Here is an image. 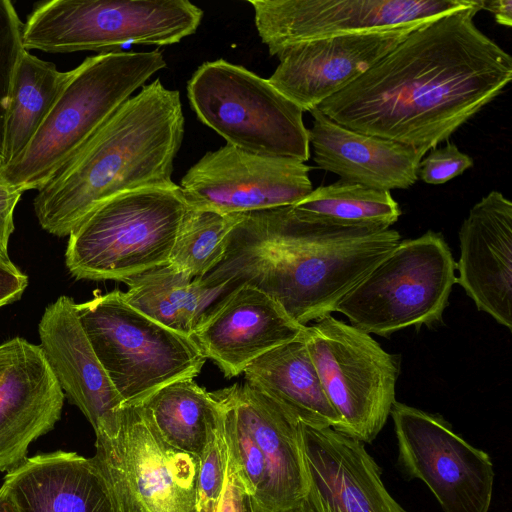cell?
I'll return each instance as SVG.
<instances>
[{"label": "cell", "mask_w": 512, "mask_h": 512, "mask_svg": "<svg viewBox=\"0 0 512 512\" xmlns=\"http://www.w3.org/2000/svg\"><path fill=\"white\" fill-rule=\"evenodd\" d=\"M227 463L228 449L222 415L218 431L200 457L194 512H217L224 490Z\"/></svg>", "instance_id": "cell-31"}, {"label": "cell", "mask_w": 512, "mask_h": 512, "mask_svg": "<svg viewBox=\"0 0 512 512\" xmlns=\"http://www.w3.org/2000/svg\"><path fill=\"white\" fill-rule=\"evenodd\" d=\"M217 512H256L253 500L240 476L237 463L229 452L226 480Z\"/></svg>", "instance_id": "cell-34"}, {"label": "cell", "mask_w": 512, "mask_h": 512, "mask_svg": "<svg viewBox=\"0 0 512 512\" xmlns=\"http://www.w3.org/2000/svg\"><path fill=\"white\" fill-rule=\"evenodd\" d=\"M246 213L223 214L187 205L168 264L202 278L224 258L232 230Z\"/></svg>", "instance_id": "cell-29"}, {"label": "cell", "mask_w": 512, "mask_h": 512, "mask_svg": "<svg viewBox=\"0 0 512 512\" xmlns=\"http://www.w3.org/2000/svg\"><path fill=\"white\" fill-rule=\"evenodd\" d=\"M398 464L423 481L444 512H488L495 472L490 456L460 437L441 415L395 401L390 412Z\"/></svg>", "instance_id": "cell-11"}, {"label": "cell", "mask_w": 512, "mask_h": 512, "mask_svg": "<svg viewBox=\"0 0 512 512\" xmlns=\"http://www.w3.org/2000/svg\"><path fill=\"white\" fill-rule=\"evenodd\" d=\"M19 512H114L107 481L94 457L54 451L27 457L2 485Z\"/></svg>", "instance_id": "cell-23"}, {"label": "cell", "mask_w": 512, "mask_h": 512, "mask_svg": "<svg viewBox=\"0 0 512 512\" xmlns=\"http://www.w3.org/2000/svg\"><path fill=\"white\" fill-rule=\"evenodd\" d=\"M125 301L152 320L191 337L213 305L234 286L192 278L166 264L124 282Z\"/></svg>", "instance_id": "cell-25"}, {"label": "cell", "mask_w": 512, "mask_h": 512, "mask_svg": "<svg viewBox=\"0 0 512 512\" xmlns=\"http://www.w3.org/2000/svg\"><path fill=\"white\" fill-rule=\"evenodd\" d=\"M304 338L326 397L340 418L338 431L371 443L396 401L399 355L332 315L307 325Z\"/></svg>", "instance_id": "cell-10"}, {"label": "cell", "mask_w": 512, "mask_h": 512, "mask_svg": "<svg viewBox=\"0 0 512 512\" xmlns=\"http://www.w3.org/2000/svg\"><path fill=\"white\" fill-rule=\"evenodd\" d=\"M64 398L39 345L21 337L0 344V472L21 464L30 444L54 428Z\"/></svg>", "instance_id": "cell-17"}, {"label": "cell", "mask_w": 512, "mask_h": 512, "mask_svg": "<svg viewBox=\"0 0 512 512\" xmlns=\"http://www.w3.org/2000/svg\"><path fill=\"white\" fill-rule=\"evenodd\" d=\"M202 18L188 0H50L34 6L22 39L27 51L107 53L125 44L178 43Z\"/></svg>", "instance_id": "cell-7"}, {"label": "cell", "mask_w": 512, "mask_h": 512, "mask_svg": "<svg viewBox=\"0 0 512 512\" xmlns=\"http://www.w3.org/2000/svg\"><path fill=\"white\" fill-rule=\"evenodd\" d=\"M22 193L0 177V260L11 262L8 244L14 231V211Z\"/></svg>", "instance_id": "cell-35"}, {"label": "cell", "mask_w": 512, "mask_h": 512, "mask_svg": "<svg viewBox=\"0 0 512 512\" xmlns=\"http://www.w3.org/2000/svg\"><path fill=\"white\" fill-rule=\"evenodd\" d=\"M304 336L305 333L254 360L243 372L246 382L300 423L338 431L340 418L326 397Z\"/></svg>", "instance_id": "cell-24"}, {"label": "cell", "mask_w": 512, "mask_h": 512, "mask_svg": "<svg viewBox=\"0 0 512 512\" xmlns=\"http://www.w3.org/2000/svg\"><path fill=\"white\" fill-rule=\"evenodd\" d=\"M187 97L198 119L230 146L304 163L310 157L304 111L243 66L204 62L187 84Z\"/></svg>", "instance_id": "cell-8"}, {"label": "cell", "mask_w": 512, "mask_h": 512, "mask_svg": "<svg viewBox=\"0 0 512 512\" xmlns=\"http://www.w3.org/2000/svg\"><path fill=\"white\" fill-rule=\"evenodd\" d=\"M23 22L9 0H0V167L3 166V130L13 73L23 46Z\"/></svg>", "instance_id": "cell-30"}, {"label": "cell", "mask_w": 512, "mask_h": 512, "mask_svg": "<svg viewBox=\"0 0 512 512\" xmlns=\"http://www.w3.org/2000/svg\"><path fill=\"white\" fill-rule=\"evenodd\" d=\"M140 404L166 443L199 458L222 421L217 398L193 378L171 382Z\"/></svg>", "instance_id": "cell-26"}, {"label": "cell", "mask_w": 512, "mask_h": 512, "mask_svg": "<svg viewBox=\"0 0 512 512\" xmlns=\"http://www.w3.org/2000/svg\"><path fill=\"white\" fill-rule=\"evenodd\" d=\"M27 285V276L12 261L0 260V308L19 300Z\"/></svg>", "instance_id": "cell-36"}, {"label": "cell", "mask_w": 512, "mask_h": 512, "mask_svg": "<svg viewBox=\"0 0 512 512\" xmlns=\"http://www.w3.org/2000/svg\"><path fill=\"white\" fill-rule=\"evenodd\" d=\"M308 130L316 165L340 180L368 188L408 189L418 180L423 157L407 145L348 129L320 112Z\"/></svg>", "instance_id": "cell-22"}, {"label": "cell", "mask_w": 512, "mask_h": 512, "mask_svg": "<svg viewBox=\"0 0 512 512\" xmlns=\"http://www.w3.org/2000/svg\"><path fill=\"white\" fill-rule=\"evenodd\" d=\"M166 67L163 54L114 51L87 57L71 75L27 148L0 167L21 193L39 190L133 92Z\"/></svg>", "instance_id": "cell-4"}, {"label": "cell", "mask_w": 512, "mask_h": 512, "mask_svg": "<svg viewBox=\"0 0 512 512\" xmlns=\"http://www.w3.org/2000/svg\"><path fill=\"white\" fill-rule=\"evenodd\" d=\"M400 241L392 228L306 221L290 206L254 211L235 226L224 258L204 277L255 286L307 326L331 315L341 298Z\"/></svg>", "instance_id": "cell-2"}, {"label": "cell", "mask_w": 512, "mask_h": 512, "mask_svg": "<svg viewBox=\"0 0 512 512\" xmlns=\"http://www.w3.org/2000/svg\"><path fill=\"white\" fill-rule=\"evenodd\" d=\"M0 512H19V509L9 492L0 487Z\"/></svg>", "instance_id": "cell-38"}, {"label": "cell", "mask_w": 512, "mask_h": 512, "mask_svg": "<svg viewBox=\"0 0 512 512\" xmlns=\"http://www.w3.org/2000/svg\"><path fill=\"white\" fill-rule=\"evenodd\" d=\"M95 447L93 457L107 481L114 512H149L131 489L112 455L103 447Z\"/></svg>", "instance_id": "cell-33"}, {"label": "cell", "mask_w": 512, "mask_h": 512, "mask_svg": "<svg viewBox=\"0 0 512 512\" xmlns=\"http://www.w3.org/2000/svg\"><path fill=\"white\" fill-rule=\"evenodd\" d=\"M304 162L264 157L225 145L208 151L183 176L190 207L223 214L291 206L313 190Z\"/></svg>", "instance_id": "cell-13"}, {"label": "cell", "mask_w": 512, "mask_h": 512, "mask_svg": "<svg viewBox=\"0 0 512 512\" xmlns=\"http://www.w3.org/2000/svg\"><path fill=\"white\" fill-rule=\"evenodd\" d=\"M269 54L306 41L435 20L472 0H249Z\"/></svg>", "instance_id": "cell-12"}, {"label": "cell", "mask_w": 512, "mask_h": 512, "mask_svg": "<svg viewBox=\"0 0 512 512\" xmlns=\"http://www.w3.org/2000/svg\"><path fill=\"white\" fill-rule=\"evenodd\" d=\"M478 0L412 31L371 69L316 107L357 132L424 155L512 80V58L475 25Z\"/></svg>", "instance_id": "cell-1"}, {"label": "cell", "mask_w": 512, "mask_h": 512, "mask_svg": "<svg viewBox=\"0 0 512 512\" xmlns=\"http://www.w3.org/2000/svg\"><path fill=\"white\" fill-rule=\"evenodd\" d=\"M81 328L125 404L161 387L196 377L206 358L191 337L130 306L115 290L75 305Z\"/></svg>", "instance_id": "cell-6"}, {"label": "cell", "mask_w": 512, "mask_h": 512, "mask_svg": "<svg viewBox=\"0 0 512 512\" xmlns=\"http://www.w3.org/2000/svg\"><path fill=\"white\" fill-rule=\"evenodd\" d=\"M480 9L494 15L495 21L503 26H512V0H478Z\"/></svg>", "instance_id": "cell-37"}, {"label": "cell", "mask_w": 512, "mask_h": 512, "mask_svg": "<svg viewBox=\"0 0 512 512\" xmlns=\"http://www.w3.org/2000/svg\"><path fill=\"white\" fill-rule=\"evenodd\" d=\"M307 477L304 512H408L387 491L365 443L300 423Z\"/></svg>", "instance_id": "cell-15"}, {"label": "cell", "mask_w": 512, "mask_h": 512, "mask_svg": "<svg viewBox=\"0 0 512 512\" xmlns=\"http://www.w3.org/2000/svg\"><path fill=\"white\" fill-rule=\"evenodd\" d=\"M184 136L178 90L159 79L125 101L39 190L36 218L46 232L69 236L105 201L137 189L174 188V159Z\"/></svg>", "instance_id": "cell-3"}, {"label": "cell", "mask_w": 512, "mask_h": 512, "mask_svg": "<svg viewBox=\"0 0 512 512\" xmlns=\"http://www.w3.org/2000/svg\"><path fill=\"white\" fill-rule=\"evenodd\" d=\"M259 445L267 481L253 500L256 512H288L307 491L300 422L272 398L245 382L218 390Z\"/></svg>", "instance_id": "cell-21"}, {"label": "cell", "mask_w": 512, "mask_h": 512, "mask_svg": "<svg viewBox=\"0 0 512 512\" xmlns=\"http://www.w3.org/2000/svg\"><path fill=\"white\" fill-rule=\"evenodd\" d=\"M149 512H194L200 458L160 436L140 403L125 404L113 440L96 439Z\"/></svg>", "instance_id": "cell-16"}, {"label": "cell", "mask_w": 512, "mask_h": 512, "mask_svg": "<svg viewBox=\"0 0 512 512\" xmlns=\"http://www.w3.org/2000/svg\"><path fill=\"white\" fill-rule=\"evenodd\" d=\"M288 512H304V510L302 509L301 505H299L298 507H296Z\"/></svg>", "instance_id": "cell-39"}, {"label": "cell", "mask_w": 512, "mask_h": 512, "mask_svg": "<svg viewBox=\"0 0 512 512\" xmlns=\"http://www.w3.org/2000/svg\"><path fill=\"white\" fill-rule=\"evenodd\" d=\"M186 209L179 185L105 201L69 234L68 271L76 279L125 282L168 264Z\"/></svg>", "instance_id": "cell-5"}, {"label": "cell", "mask_w": 512, "mask_h": 512, "mask_svg": "<svg viewBox=\"0 0 512 512\" xmlns=\"http://www.w3.org/2000/svg\"><path fill=\"white\" fill-rule=\"evenodd\" d=\"M456 263L443 235L401 240L338 302L334 312L368 334L388 337L442 320L456 283Z\"/></svg>", "instance_id": "cell-9"}, {"label": "cell", "mask_w": 512, "mask_h": 512, "mask_svg": "<svg viewBox=\"0 0 512 512\" xmlns=\"http://www.w3.org/2000/svg\"><path fill=\"white\" fill-rule=\"evenodd\" d=\"M473 159L459 150L454 143H447L443 148H433L422 158L418 177L432 185H439L461 175L473 167Z\"/></svg>", "instance_id": "cell-32"}, {"label": "cell", "mask_w": 512, "mask_h": 512, "mask_svg": "<svg viewBox=\"0 0 512 512\" xmlns=\"http://www.w3.org/2000/svg\"><path fill=\"white\" fill-rule=\"evenodd\" d=\"M306 328L269 295L241 283L213 305L191 338L206 359L232 378L268 351L303 336Z\"/></svg>", "instance_id": "cell-18"}, {"label": "cell", "mask_w": 512, "mask_h": 512, "mask_svg": "<svg viewBox=\"0 0 512 512\" xmlns=\"http://www.w3.org/2000/svg\"><path fill=\"white\" fill-rule=\"evenodd\" d=\"M54 63L24 50L15 67L3 130V166L29 145L69 80ZM2 167V166H1Z\"/></svg>", "instance_id": "cell-27"}, {"label": "cell", "mask_w": 512, "mask_h": 512, "mask_svg": "<svg viewBox=\"0 0 512 512\" xmlns=\"http://www.w3.org/2000/svg\"><path fill=\"white\" fill-rule=\"evenodd\" d=\"M75 305L63 295L45 308L38 326L39 346L65 396L85 415L96 439L113 440L125 403L85 336Z\"/></svg>", "instance_id": "cell-19"}, {"label": "cell", "mask_w": 512, "mask_h": 512, "mask_svg": "<svg viewBox=\"0 0 512 512\" xmlns=\"http://www.w3.org/2000/svg\"><path fill=\"white\" fill-rule=\"evenodd\" d=\"M458 283L479 311L512 330V203L491 191L459 230Z\"/></svg>", "instance_id": "cell-20"}, {"label": "cell", "mask_w": 512, "mask_h": 512, "mask_svg": "<svg viewBox=\"0 0 512 512\" xmlns=\"http://www.w3.org/2000/svg\"><path fill=\"white\" fill-rule=\"evenodd\" d=\"M298 218L340 227L390 228L401 209L390 191L338 180L290 206Z\"/></svg>", "instance_id": "cell-28"}, {"label": "cell", "mask_w": 512, "mask_h": 512, "mask_svg": "<svg viewBox=\"0 0 512 512\" xmlns=\"http://www.w3.org/2000/svg\"><path fill=\"white\" fill-rule=\"evenodd\" d=\"M425 23L289 46L276 55L279 65L267 80L303 111L309 112L361 77Z\"/></svg>", "instance_id": "cell-14"}]
</instances>
